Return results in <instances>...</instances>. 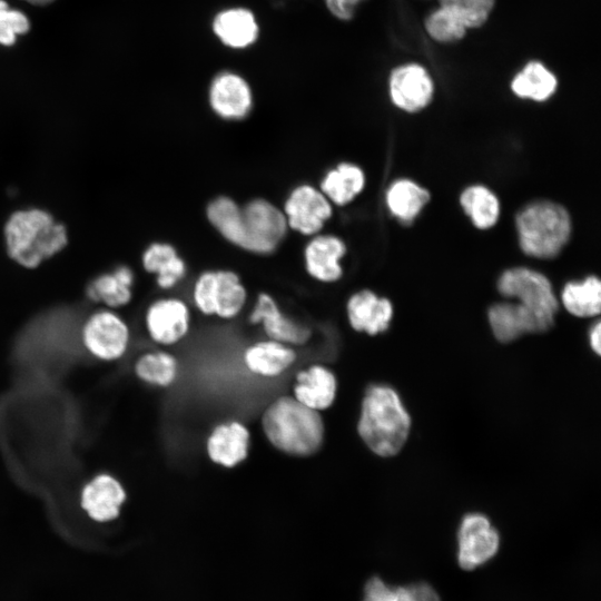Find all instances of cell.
Listing matches in <instances>:
<instances>
[{"mask_svg":"<svg viewBox=\"0 0 601 601\" xmlns=\"http://www.w3.org/2000/svg\"><path fill=\"white\" fill-rule=\"evenodd\" d=\"M500 535L481 513L466 514L457 532V562L463 570H473L491 560L499 550Z\"/></svg>","mask_w":601,"mask_h":601,"instance_id":"10","label":"cell"},{"mask_svg":"<svg viewBox=\"0 0 601 601\" xmlns=\"http://www.w3.org/2000/svg\"><path fill=\"white\" fill-rule=\"evenodd\" d=\"M425 26L428 35L440 42L456 41L466 30L459 17L442 6L428 16Z\"/></svg>","mask_w":601,"mask_h":601,"instance_id":"33","label":"cell"},{"mask_svg":"<svg viewBox=\"0 0 601 601\" xmlns=\"http://www.w3.org/2000/svg\"><path fill=\"white\" fill-rule=\"evenodd\" d=\"M190 324V309L185 300L177 297L156 299L146 309L147 333L160 346L180 343L188 335Z\"/></svg>","mask_w":601,"mask_h":601,"instance_id":"11","label":"cell"},{"mask_svg":"<svg viewBox=\"0 0 601 601\" xmlns=\"http://www.w3.org/2000/svg\"><path fill=\"white\" fill-rule=\"evenodd\" d=\"M142 267L156 275L157 285L161 289L175 287L187 273V265L176 247L169 243L156 242L142 253Z\"/></svg>","mask_w":601,"mask_h":601,"instance_id":"23","label":"cell"},{"mask_svg":"<svg viewBox=\"0 0 601 601\" xmlns=\"http://www.w3.org/2000/svg\"><path fill=\"white\" fill-rule=\"evenodd\" d=\"M282 209L288 229L308 237L319 234L333 216L332 203L311 184L293 188Z\"/></svg>","mask_w":601,"mask_h":601,"instance_id":"9","label":"cell"},{"mask_svg":"<svg viewBox=\"0 0 601 601\" xmlns=\"http://www.w3.org/2000/svg\"><path fill=\"white\" fill-rule=\"evenodd\" d=\"M361 601H441L435 589L418 581L405 585H392L381 577L367 579Z\"/></svg>","mask_w":601,"mask_h":601,"instance_id":"27","label":"cell"},{"mask_svg":"<svg viewBox=\"0 0 601 601\" xmlns=\"http://www.w3.org/2000/svg\"><path fill=\"white\" fill-rule=\"evenodd\" d=\"M430 199L427 190L408 179L394 181L386 193L390 211L400 220H413Z\"/></svg>","mask_w":601,"mask_h":601,"instance_id":"29","label":"cell"},{"mask_svg":"<svg viewBox=\"0 0 601 601\" xmlns=\"http://www.w3.org/2000/svg\"><path fill=\"white\" fill-rule=\"evenodd\" d=\"M297 357L296 347L269 338L252 343L242 355L247 372L262 378L282 376Z\"/></svg>","mask_w":601,"mask_h":601,"instance_id":"20","label":"cell"},{"mask_svg":"<svg viewBox=\"0 0 601 601\" xmlns=\"http://www.w3.org/2000/svg\"><path fill=\"white\" fill-rule=\"evenodd\" d=\"M365 186V175L355 164L342 161L326 171L319 189L336 206L352 203Z\"/></svg>","mask_w":601,"mask_h":601,"instance_id":"24","label":"cell"},{"mask_svg":"<svg viewBox=\"0 0 601 601\" xmlns=\"http://www.w3.org/2000/svg\"><path fill=\"white\" fill-rule=\"evenodd\" d=\"M248 322L260 325L267 338L294 347L306 345L313 334L311 327L286 315L276 299L265 292L258 294Z\"/></svg>","mask_w":601,"mask_h":601,"instance_id":"12","label":"cell"},{"mask_svg":"<svg viewBox=\"0 0 601 601\" xmlns=\"http://www.w3.org/2000/svg\"><path fill=\"white\" fill-rule=\"evenodd\" d=\"M209 105L226 120H240L253 108V93L247 81L233 72L218 75L209 88Z\"/></svg>","mask_w":601,"mask_h":601,"instance_id":"18","label":"cell"},{"mask_svg":"<svg viewBox=\"0 0 601 601\" xmlns=\"http://www.w3.org/2000/svg\"><path fill=\"white\" fill-rule=\"evenodd\" d=\"M337 391L336 374L328 366L314 363L296 373L292 396L303 405L322 413L334 405Z\"/></svg>","mask_w":601,"mask_h":601,"instance_id":"16","label":"cell"},{"mask_svg":"<svg viewBox=\"0 0 601 601\" xmlns=\"http://www.w3.org/2000/svg\"><path fill=\"white\" fill-rule=\"evenodd\" d=\"M3 233L8 256L29 269L57 255L68 243L66 226L41 208L13 211Z\"/></svg>","mask_w":601,"mask_h":601,"instance_id":"3","label":"cell"},{"mask_svg":"<svg viewBox=\"0 0 601 601\" xmlns=\"http://www.w3.org/2000/svg\"><path fill=\"white\" fill-rule=\"evenodd\" d=\"M465 214L480 229H487L495 225L500 215V204L496 196L484 186L466 188L460 198Z\"/></svg>","mask_w":601,"mask_h":601,"instance_id":"32","label":"cell"},{"mask_svg":"<svg viewBox=\"0 0 601 601\" xmlns=\"http://www.w3.org/2000/svg\"><path fill=\"white\" fill-rule=\"evenodd\" d=\"M590 346L597 355L601 354V324L597 322L590 331Z\"/></svg>","mask_w":601,"mask_h":601,"instance_id":"37","label":"cell"},{"mask_svg":"<svg viewBox=\"0 0 601 601\" xmlns=\"http://www.w3.org/2000/svg\"><path fill=\"white\" fill-rule=\"evenodd\" d=\"M206 217L225 240L250 253L242 206L237 201L229 196H217L208 203Z\"/></svg>","mask_w":601,"mask_h":601,"instance_id":"22","label":"cell"},{"mask_svg":"<svg viewBox=\"0 0 601 601\" xmlns=\"http://www.w3.org/2000/svg\"><path fill=\"white\" fill-rule=\"evenodd\" d=\"M390 93L395 106L415 112L430 104L433 81L423 67L414 63L402 66L391 75Z\"/></svg>","mask_w":601,"mask_h":601,"instance_id":"19","label":"cell"},{"mask_svg":"<svg viewBox=\"0 0 601 601\" xmlns=\"http://www.w3.org/2000/svg\"><path fill=\"white\" fill-rule=\"evenodd\" d=\"M346 245L342 238L332 234H317L311 237L304 249L307 274L323 284H332L343 276L342 258Z\"/></svg>","mask_w":601,"mask_h":601,"instance_id":"17","label":"cell"},{"mask_svg":"<svg viewBox=\"0 0 601 601\" xmlns=\"http://www.w3.org/2000/svg\"><path fill=\"white\" fill-rule=\"evenodd\" d=\"M329 11L338 19L348 20L353 16V8L345 0H325Z\"/></svg>","mask_w":601,"mask_h":601,"instance_id":"36","label":"cell"},{"mask_svg":"<svg viewBox=\"0 0 601 601\" xmlns=\"http://www.w3.org/2000/svg\"><path fill=\"white\" fill-rule=\"evenodd\" d=\"M22 1L32 6H47V4L52 3L56 0H22Z\"/></svg>","mask_w":601,"mask_h":601,"instance_id":"38","label":"cell"},{"mask_svg":"<svg viewBox=\"0 0 601 601\" xmlns=\"http://www.w3.org/2000/svg\"><path fill=\"white\" fill-rule=\"evenodd\" d=\"M356 430L374 454L391 457L402 450L408 437L411 416L394 388L372 384L364 393Z\"/></svg>","mask_w":601,"mask_h":601,"instance_id":"2","label":"cell"},{"mask_svg":"<svg viewBox=\"0 0 601 601\" xmlns=\"http://www.w3.org/2000/svg\"><path fill=\"white\" fill-rule=\"evenodd\" d=\"M515 225L522 250L535 258L555 257L571 234L568 211L549 200L525 206L518 214Z\"/></svg>","mask_w":601,"mask_h":601,"instance_id":"4","label":"cell"},{"mask_svg":"<svg viewBox=\"0 0 601 601\" xmlns=\"http://www.w3.org/2000/svg\"><path fill=\"white\" fill-rule=\"evenodd\" d=\"M81 342L95 358L114 362L121 358L130 345V329L125 319L110 308L89 315L81 328Z\"/></svg>","mask_w":601,"mask_h":601,"instance_id":"6","label":"cell"},{"mask_svg":"<svg viewBox=\"0 0 601 601\" xmlns=\"http://www.w3.org/2000/svg\"><path fill=\"white\" fill-rule=\"evenodd\" d=\"M347 2L348 6H351L352 8H354V6L359 2L361 0H345Z\"/></svg>","mask_w":601,"mask_h":601,"instance_id":"39","label":"cell"},{"mask_svg":"<svg viewBox=\"0 0 601 601\" xmlns=\"http://www.w3.org/2000/svg\"><path fill=\"white\" fill-rule=\"evenodd\" d=\"M213 29L224 45L237 49L250 46L258 36L254 14L242 8L219 12Z\"/></svg>","mask_w":601,"mask_h":601,"instance_id":"26","label":"cell"},{"mask_svg":"<svg viewBox=\"0 0 601 601\" xmlns=\"http://www.w3.org/2000/svg\"><path fill=\"white\" fill-rule=\"evenodd\" d=\"M242 214L253 254H272L289 230L283 209L265 198L250 199Z\"/></svg>","mask_w":601,"mask_h":601,"instance_id":"8","label":"cell"},{"mask_svg":"<svg viewBox=\"0 0 601 601\" xmlns=\"http://www.w3.org/2000/svg\"><path fill=\"white\" fill-rule=\"evenodd\" d=\"M30 28L29 17L23 11L10 7L6 0H0V46H13Z\"/></svg>","mask_w":601,"mask_h":601,"instance_id":"34","label":"cell"},{"mask_svg":"<svg viewBox=\"0 0 601 601\" xmlns=\"http://www.w3.org/2000/svg\"><path fill=\"white\" fill-rule=\"evenodd\" d=\"M134 373L145 384L168 388L178 378L179 362L174 354L167 351L146 352L136 359Z\"/></svg>","mask_w":601,"mask_h":601,"instance_id":"28","label":"cell"},{"mask_svg":"<svg viewBox=\"0 0 601 601\" xmlns=\"http://www.w3.org/2000/svg\"><path fill=\"white\" fill-rule=\"evenodd\" d=\"M487 317L495 338L501 343H511L524 334L548 332L554 324L518 302L494 304Z\"/></svg>","mask_w":601,"mask_h":601,"instance_id":"14","label":"cell"},{"mask_svg":"<svg viewBox=\"0 0 601 601\" xmlns=\"http://www.w3.org/2000/svg\"><path fill=\"white\" fill-rule=\"evenodd\" d=\"M346 315L354 331L375 336L388 328L393 306L387 298L378 297L370 289H362L348 298Z\"/></svg>","mask_w":601,"mask_h":601,"instance_id":"21","label":"cell"},{"mask_svg":"<svg viewBox=\"0 0 601 601\" xmlns=\"http://www.w3.org/2000/svg\"><path fill=\"white\" fill-rule=\"evenodd\" d=\"M497 289L503 296L515 298L518 303L554 322L558 300L550 280L543 274L524 267L508 269L499 278Z\"/></svg>","mask_w":601,"mask_h":601,"instance_id":"7","label":"cell"},{"mask_svg":"<svg viewBox=\"0 0 601 601\" xmlns=\"http://www.w3.org/2000/svg\"><path fill=\"white\" fill-rule=\"evenodd\" d=\"M441 6L454 12L466 28H476L486 21L494 0H441Z\"/></svg>","mask_w":601,"mask_h":601,"instance_id":"35","label":"cell"},{"mask_svg":"<svg viewBox=\"0 0 601 601\" xmlns=\"http://www.w3.org/2000/svg\"><path fill=\"white\" fill-rule=\"evenodd\" d=\"M247 295L239 275L230 269L205 270L193 287V302L198 312L226 321L242 313Z\"/></svg>","mask_w":601,"mask_h":601,"instance_id":"5","label":"cell"},{"mask_svg":"<svg viewBox=\"0 0 601 601\" xmlns=\"http://www.w3.org/2000/svg\"><path fill=\"white\" fill-rule=\"evenodd\" d=\"M79 499L81 509L91 520L105 523L120 515L127 492L116 476L99 473L85 483Z\"/></svg>","mask_w":601,"mask_h":601,"instance_id":"15","label":"cell"},{"mask_svg":"<svg viewBox=\"0 0 601 601\" xmlns=\"http://www.w3.org/2000/svg\"><path fill=\"white\" fill-rule=\"evenodd\" d=\"M134 279L132 269L121 265L96 277L87 287V296L110 309L122 307L132 298Z\"/></svg>","mask_w":601,"mask_h":601,"instance_id":"25","label":"cell"},{"mask_svg":"<svg viewBox=\"0 0 601 601\" xmlns=\"http://www.w3.org/2000/svg\"><path fill=\"white\" fill-rule=\"evenodd\" d=\"M250 439V431L242 421L219 422L206 437V454L215 465L228 470L235 469L247 460Z\"/></svg>","mask_w":601,"mask_h":601,"instance_id":"13","label":"cell"},{"mask_svg":"<svg viewBox=\"0 0 601 601\" xmlns=\"http://www.w3.org/2000/svg\"><path fill=\"white\" fill-rule=\"evenodd\" d=\"M565 309L578 317H593L601 309V284L595 276L564 286L561 294Z\"/></svg>","mask_w":601,"mask_h":601,"instance_id":"30","label":"cell"},{"mask_svg":"<svg viewBox=\"0 0 601 601\" xmlns=\"http://www.w3.org/2000/svg\"><path fill=\"white\" fill-rule=\"evenodd\" d=\"M556 78L541 62H529L512 80L513 92L535 101L549 99L556 89Z\"/></svg>","mask_w":601,"mask_h":601,"instance_id":"31","label":"cell"},{"mask_svg":"<svg viewBox=\"0 0 601 601\" xmlns=\"http://www.w3.org/2000/svg\"><path fill=\"white\" fill-rule=\"evenodd\" d=\"M260 426L268 443L287 456H314L325 443L322 413L303 405L292 395L274 398L262 414Z\"/></svg>","mask_w":601,"mask_h":601,"instance_id":"1","label":"cell"}]
</instances>
